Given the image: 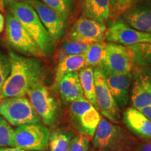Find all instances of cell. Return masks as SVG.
<instances>
[{
  "label": "cell",
  "mask_w": 151,
  "mask_h": 151,
  "mask_svg": "<svg viewBox=\"0 0 151 151\" xmlns=\"http://www.w3.org/2000/svg\"><path fill=\"white\" fill-rule=\"evenodd\" d=\"M10 73L0 93V100L10 97H25L35 85L43 83L46 68L39 58L9 53Z\"/></svg>",
  "instance_id": "obj_1"
},
{
  "label": "cell",
  "mask_w": 151,
  "mask_h": 151,
  "mask_svg": "<svg viewBox=\"0 0 151 151\" xmlns=\"http://www.w3.org/2000/svg\"><path fill=\"white\" fill-rule=\"evenodd\" d=\"M4 7L25 28L44 56H50L54 51L55 42L43 25L33 7L27 1L14 2L8 1H4Z\"/></svg>",
  "instance_id": "obj_2"
},
{
  "label": "cell",
  "mask_w": 151,
  "mask_h": 151,
  "mask_svg": "<svg viewBox=\"0 0 151 151\" xmlns=\"http://www.w3.org/2000/svg\"><path fill=\"white\" fill-rule=\"evenodd\" d=\"M6 41L11 48L21 55L30 58H45L39 46L19 20L11 13L5 17Z\"/></svg>",
  "instance_id": "obj_3"
},
{
  "label": "cell",
  "mask_w": 151,
  "mask_h": 151,
  "mask_svg": "<svg viewBox=\"0 0 151 151\" xmlns=\"http://www.w3.org/2000/svg\"><path fill=\"white\" fill-rule=\"evenodd\" d=\"M0 116L11 125L39 124L41 120L25 97H10L0 100Z\"/></svg>",
  "instance_id": "obj_4"
},
{
  "label": "cell",
  "mask_w": 151,
  "mask_h": 151,
  "mask_svg": "<svg viewBox=\"0 0 151 151\" xmlns=\"http://www.w3.org/2000/svg\"><path fill=\"white\" fill-rule=\"evenodd\" d=\"M93 147L98 151H125L129 145L128 137L120 127L101 118L92 137Z\"/></svg>",
  "instance_id": "obj_5"
},
{
  "label": "cell",
  "mask_w": 151,
  "mask_h": 151,
  "mask_svg": "<svg viewBox=\"0 0 151 151\" xmlns=\"http://www.w3.org/2000/svg\"><path fill=\"white\" fill-rule=\"evenodd\" d=\"M69 116L75 129L89 138L94 137L101 118L99 111L85 97L70 104Z\"/></svg>",
  "instance_id": "obj_6"
},
{
  "label": "cell",
  "mask_w": 151,
  "mask_h": 151,
  "mask_svg": "<svg viewBox=\"0 0 151 151\" xmlns=\"http://www.w3.org/2000/svg\"><path fill=\"white\" fill-rule=\"evenodd\" d=\"M50 132L44 125L30 124L14 129V147L29 151H44L48 147Z\"/></svg>",
  "instance_id": "obj_7"
},
{
  "label": "cell",
  "mask_w": 151,
  "mask_h": 151,
  "mask_svg": "<svg viewBox=\"0 0 151 151\" xmlns=\"http://www.w3.org/2000/svg\"><path fill=\"white\" fill-rule=\"evenodd\" d=\"M29 100L41 121L52 127L58 117V106L55 100L43 83L35 85L27 92Z\"/></svg>",
  "instance_id": "obj_8"
},
{
  "label": "cell",
  "mask_w": 151,
  "mask_h": 151,
  "mask_svg": "<svg viewBox=\"0 0 151 151\" xmlns=\"http://www.w3.org/2000/svg\"><path fill=\"white\" fill-rule=\"evenodd\" d=\"M106 31V24L81 16L69 29L67 35V40L89 44L103 42Z\"/></svg>",
  "instance_id": "obj_9"
},
{
  "label": "cell",
  "mask_w": 151,
  "mask_h": 151,
  "mask_svg": "<svg viewBox=\"0 0 151 151\" xmlns=\"http://www.w3.org/2000/svg\"><path fill=\"white\" fill-rule=\"evenodd\" d=\"M94 86L97 109L112 123H118L121 118L120 109L109 91L103 72L99 67L94 68Z\"/></svg>",
  "instance_id": "obj_10"
},
{
  "label": "cell",
  "mask_w": 151,
  "mask_h": 151,
  "mask_svg": "<svg viewBox=\"0 0 151 151\" xmlns=\"http://www.w3.org/2000/svg\"><path fill=\"white\" fill-rule=\"evenodd\" d=\"M99 67L115 73L132 72L134 67L131 50L127 46L107 43L104 58Z\"/></svg>",
  "instance_id": "obj_11"
},
{
  "label": "cell",
  "mask_w": 151,
  "mask_h": 151,
  "mask_svg": "<svg viewBox=\"0 0 151 151\" xmlns=\"http://www.w3.org/2000/svg\"><path fill=\"white\" fill-rule=\"evenodd\" d=\"M105 39L109 43L129 47L139 43H150L151 34L133 29L118 19L107 29Z\"/></svg>",
  "instance_id": "obj_12"
},
{
  "label": "cell",
  "mask_w": 151,
  "mask_h": 151,
  "mask_svg": "<svg viewBox=\"0 0 151 151\" xmlns=\"http://www.w3.org/2000/svg\"><path fill=\"white\" fill-rule=\"evenodd\" d=\"M131 100L134 108L151 106V68H134L132 73Z\"/></svg>",
  "instance_id": "obj_13"
},
{
  "label": "cell",
  "mask_w": 151,
  "mask_h": 151,
  "mask_svg": "<svg viewBox=\"0 0 151 151\" xmlns=\"http://www.w3.org/2000/svg\"><path fill=\"white\" fill-rule=\"evenodd\" d=\"M27 1L36 11L43 25L55 42L61 40L67 29V22L56 11L39 0Z\"/></svg>",
  "instance_id": "obj_14"
},
{
  "label": "cell",
  "mask_w": 151,
  "mask_h": 151,
  "mask_svg": "<svg viewBox=\"0 0 151 151\" xmlns=\"http://www.w3.org/2000/svg\"><path fill=\"white\" fill-rule=\"evenodd\" d=\"M101 68V67H100ZM106 83L111 95L120 109H124L129 99V88L132 81V73H115L101 69Z\"/></svg>",
  "instance_id": "obj_15"
},
{
  "label": "cell",
  "mask_w": 151,
  "mask_h": 151,
  "mask_svg": "<svg viewBox=\"0 0 151 151\" xmlns=\"http://www.w3.org/2000/svg\"><path fill=\"white\" fill-rule=\"evenodd\" d=\"M118 19L133 29L151 34V0H143L124 12Z\"/></svg>",
  "instance_id": "obj_16"
},
{
  "label": "cell",
  "mask_w": 151,
  "mask_h": 151,
  "mask_svg": "<svg viewBox=\"0 0 151 151\" xmlns=\"http://www.w3.org/2000/svg\"><path fill=\"white\" fill-rule=\"evenodd\" d=\"M122 122L129 131L144 140L151 139V120L142 112L134 107L124 111Z\"/></svg>",
  "instance_id": "obj_17"
},
{
  "label": "cell",
  "mask_w": 151,
  "mask_h": 151,
  "mask_svg": "<svg viewBox=\"0 0 151 151\" xmlns=\"http://www.w3.org/2000/svg\"><path fill=\"white\" fill-rule=\"evenodd\" d=\"M58 90L61 99L66 104H71L83 97L78 71L65 75L60 81Z\"/></svg>",
  "instance_id": "obj_18"
},
{
  "label": "cell",
  "mask_w": 151,
  "mask_h": 151,
  "mask_svg": "<svg viewBox=\"0 0 151 151\" xmlns=\"http://www.w3.org/2000/svg\"><path fill=\"white\" fill-rule=\"evenodd\" d=\"M82 16L106 24L110 20V0H80Z\"/></svg>",
  "instance_id": "obj_19"
},
{
  "label": "cell",
  "mask_w": 151,
  "mask_h": 151,
  "mask_svg": "<svg viewBox=\"0 0 151 151\" xmlns=\"http://www.w3.org/2000/svg\"><path fill=\"white\" fill-rule=\"evenodd\" d=\"M86 67V54L67 56L58 63L56 69L52 89L58 90L60 81L65 75L81 70Z\"/></svg>",
  "instance_id": "obj_20"
},
{
  "label": "cell",
  "mask_w": 151,
  "mask_h": 151,
  "mask_svg": "<svg viewBox=\"0 0 151 151\" xmlns=\"http://www.w3.org/2000/svg\"><path fill=\"white\" fill-rule=\"evenodd\" d=\"M78 74L85 98L97 109L94 86V68L85 67L79 70Z\"/></svg>",
  "instance_id": "obj_21"
},
{
  "label": "cell",
  "mask_w": 151,
  "mask_h": 151,
  "mask_svg": "<svg viewBox=\"0 0 151 151\" xmlns=\"http://www.w3.org/2000/svg\"><path fill=\"white\" fill-rule=\"evenodd\" d=\"M132 55L134 68H151V42L128 47Z\"/></svg>",
  "instance_id": "obj_22"
},
{
  "label": "cell",
  "mask_w": 151,
  "mask_h": 151,
  "mask_svg": "<svg viewBox=\"0 0 151 151\" xmlns=\"http://www.w3.org/2000/svg\"><path fill=\"white\" fill-rule=\"evenodd\" d=\"M72 134L62 130H56L50 133L48 147L50 151H69Z\"/></svg>",
  "instance_id": "obj_23"
},
{
  "label": "cell",
  "mask_w": 151,
  "mask_h": 151,
  "mask_svg": "<svg viewBox=\"0 0 151 151\" xmlns=\"http://www.w3.org/2000/svg\"><path fill=\"white\" fill-rule=\"evenodd\" d=\"M59 14L66 21L72 16L76 0H39Z\"/></svg>",
  "instance_id": "obj_24"
},
{
  "label": "cell",
  "mask_w": 151,
  "mask_h": 151,
  "mask_svg": "<svg viewBox=\"0 0 151 151\" xmlns=\"http://www.w3.org/2000/svg\"><path fill=\"white\" fill-rule=\"evenodd\" d=\"M106 44L103 41L90 45L86 53V67L95 68L101 66L105 55Z\"/></svg>",
  "instance_id": "obj_25"
},
{
  "label": "cell",
  "mask_w": 151,
  "mask_h": 151,
  "mask_svg": "<svg viewBox=\"0 0 151 151\" xmlns=\"http://www.w3.org/2000/svg\"><path fill=\"white\" fill-rule=\"evenodd\" d=\"M90 45L89 43L79 41L66 40L62 43L58 51L59 61L67 56L86 54L89 48Z\"/></svg>",
  "instance_id": "obj_26"
},
{
  "label": "cell",
  "mask_w": 151,
  "mask_h": 151,
  "mask_svg": "<svg viewBox=\"0 0 151 151\" xmlns=\"http://www.w3.org/2000/svg\"><path fill=\"white\" fill-rule=\"evenodd\" d=\"M143 0H110V20H116L124 12Z\"/></svg>",
  "instance_id": "obj_27"
},
{
  "label": "cell",
  "mask_w": 151,
  "mask_h": 151,
  "mask_svg": "<svg viewBox=\"0 0 151 151\" xmlns=\"http://www.w3.org/2000/svg\"><path fill=\"white\" fill-rule=\"evenodd\" d=\"M14 146V129L4 118L0 116V148Z\"/></svg>",
  "instance_id": "obj_28"
},
{
  "label": "cell",
  "mask_w": 151,
  "mask_h": 151,
  "mask_svg": "<svg viewBox=\"0 0 151 151\" xmlns=\"http://www.w3.org/2000/svg\"><path fill=\"white\" fill-rule=\"evenodd\" d=\"M10 60L9 55L0 51V93L10 73Z\"/></svg>",
  "instance_id": "obj_29"
},
{
  "label": "cell",
  "mask_w": 151,
  "mask_h": 151,
  "mask_svg": "<svg viewBox=\"0 0 151 151\" xmlns=\"http://www.w3.org/2000/svg\"><path fill=\"white\" fill-rule=\"evenodd\" d=\"M90 139L88 136L81 134L73 137L71 141L69 151H88L89 148Z\"/></svg>",
  "instance_id": "obj_30"
},
{
  "label": "cell",
  "mask_w": 151,
  "mask_h": 151,
  "mask_svg": "<svg viewBox=\"0 0 151 151\" xmlns=\"http://www.w3.org/2000/svg\"><path fill=\"white\" fill-rule=\"evenodd\" d=\"M136 151H151V139L145 140L137 147Z\"/></svg>",
  "instance_id": "obj_31"
},
{
  "label": "cell",
  "mask_w": 151,
  "mask_h": 151,
  "mask_svg": "<svg viewBox=\"0 0 151 151\" xmlns=\"http://www.w3.org/2000/svg\"><path fill=\"white\" fill-rule=\"evenodd\" d=\"M5 23H6L5 17L4 16V15L1 14V13H0V34L4 30Z\"/></svg>",
  "instance_id": "obj_32"
},
{
  "label": "cell",
  "mask_w": 151,
  "mask_h": 151,
  "mask_svg": "<svg viewBox=\"0 0 151 151\" xmlns=\"http://www.w3.org/2000/svg\"><path fill=\"white\" fill-rule=\"evenodd\" d=\"M139 111H140L141 112H142L149 120H151V106L146 107V108H144Z\"/></svg>",
  "instance_id": "obj_33"
},
{
  "label": "cell",
  "mask_w": 151,
  "mask_h": 151,
  "mask_svg": "<svg viewBox=\"0 0 151 151\" xmlns=\"http://www.w3.org/2000/svg\"><path fill=\"white\" fill-rule=\"evenodd\" d=\"M0 151H29L17 147H8V148H0Z\"/></svg>",
  "instance_id": "obj_34"
},
{
  "label": "cell",
  "mask_w": 151,
  "mask_h": 151,
  "mask_svg": "<svg viewBox=\"0 0 151 151\" xmlns=\"http://www.w3.org/2000/svg\"><path fill=\"white\" fill-rule=\"evenodd\" d=\"M4 0H0V11H4Z\"/></svg>",
  "instance_id": "obj_35"
},
{
  "label": "cell",
  "mask_w": 151,
  "mask_h": 151,
  "mask_svg": "<svg viewBox=\"0 0 151 151\" xmlns=\"http://www.w3.org/2000/svg\"><path fill=\"white\" fill-rule=\"evenodd\" d=\"M4 1H14V2H20V1H29V0H4Z\"/></svg>",
  "instance_id": "obj_36"
},
{
  "label": "cell",
  "mask_w": 151,
  "mask_h": 151,
  "mask_svg": "<svg viewBox=\"0 0 151 151\" xmlns=\"http://www.w3.org/2000/svg\"><path fill=\"white\" fill-rule=\"evenodd\" d=\"M88 151H97V150H96V149L94 148V147H92V148H90V147H89V148H88Z\"/></svg>",
  "instance_id": "obj_37"
}]
</instances>
